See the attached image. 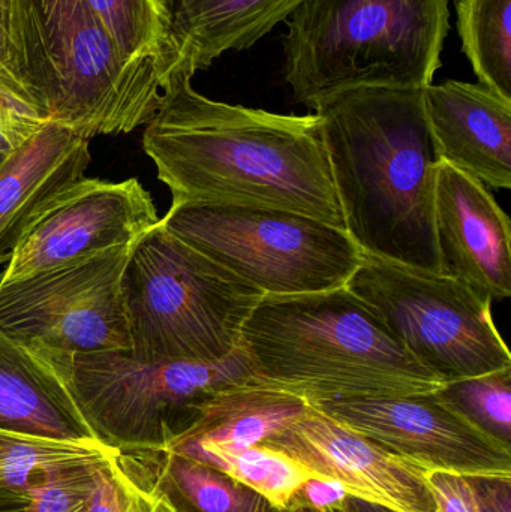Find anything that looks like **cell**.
Segmentation results:
<instances>
[{
	"mask_svg": "<svg viewBox=\"0 0 511 512\" xmlns=\"http://www.w3.org/2000/svg\"><path fill=\"white\" fill-rule=\"evenodd\" d=\"M156 499H158V501H156L155 511L153 512H177L167 501H164V499L159 498V496H156Z\"/></svg>",
	"mask_w": 511,
	"mask_h": 512,
	"instance_id": "cell-35",
	"label": "cell"
},
{
	"mask_svg": "<svg viewBox=\"0 0 511 512\" xmlns=\"http://www.w3.org/2000/svg\"><path fill=\"white\" fill-rule=\"evenodd\" d=\"M50 68V122L86 138L128 134L161 107L165 84L128 59L86 0H29Z\"/></svg>",
	"mask_w": 511,
	"mask_h": 512,
	"instance_id": "cell-9",
	"label": "cell"
},
{
	"mask_svg": "<svg viewBox=\"0 0 511 512\" xmlns=\"http://www.w3.org/2000/svg\"><path fill=\"white\" fill-rule=\"evenodd\" d=\"M111 453L116 450L99 442L81 444L8 433L0 445V486L32 498L39 487L62 469Z\"/></svg>",
	"mask_w": 511,
	"mask_h": 512,
	"instance_id": "cell-25",
	"label": "cell"
},
{
	"mask_svg": "<svg viewBox=\"0 0 511 512\" xmlns=\"http://www.w3.org/2000/svg\"><path fill=\"white\" fill-rule=\"evenodd\" d=\"M345 510L348 512H396L383 505L372 504V502L363 501V499L348 496L344 504Z\"/></svg>",
	"mask_w": 511,
	"mask_h": 512,
	"instance_id": "cell-34",
	"label": "cell"
},
{
	"mask_svg": "<svg viewBox=\"0 0 511 512\" xmlns=\"http://www.w3.org/2000/svg\"><path fill=\"white\" fill-rule=\"evenodd\" d=\"M104 457L75 463L57 472L33 493L32 502L26 512H86L92 468Z\"/></svg>",
	"mask_w": 511,
	"mask_h": 512,
	"instance_id": "cell-28",
	"label": "cell"
},
{
	"mask_svg": "<svg viewBox=\"0 0 511 512\" xmlns=\"http://www.w3.org/2000/svg\"><path fill=\"white\" fill-rule=\"evenodd\" d=\"M45 123L35 111L0 87V159L17 152Z\"/></svg>",
	"mask_w": 511,
	"mask_h": 512,
	"instance_id": "cell-29",
	"label": "cell"
},
{
	"mask_svg": "<svg viewBox=\"0 0 511 512\" xmlns=\"http://www.w3.org/2000/svg\"><path fill=\"white\" fill-rule=\"evenodd\" d=\"M315 406L423 471L511 478V448L477 429L435 393Z\"/></svg>",
	"mask_w": 511,
	"mask_h": 512,
	"instance_id": "cell-11",
	"label": "cell"
},
{
	"mask_svg": "<svg viewBox=\"0 0 511 512\" xmlns=\"http://www.w3.org/2000/svg\"><path fill=\"white\" fill-rule=\"evenodd\" d=\"M438 512H480L468 477L443 471L426 472Z\"/></svg>",
	"mask_w": 511,
	"mask_h": 512,
	"instance_id": "cell-30",
	"label": "cell"
},
{
	"mask_svg": "<svg viewBox=\"0 0 511 512\" xmlns=\"http://www.w3.org/2000/svg\"><path fill=\"white\" fill-rule=\"evenodd\" d=\"M128 59L150 63L167 86L170 15L165 0H86Z\"/></svg>",
	"mask_w": 511,
	"mask_h": 512,
	"instance_id": "cell-24",
	"label": "cell"
},
{
	"mask_svg": "<svg viewBox=\"0 0 511 512\" xmlns=\"http://www.w3.org/2000/svg\"><path fill=\"white\" fill-rule=\"evenodd\" d=\"M2 162H3V159H0V164H2Z\"/></svg>",
	"mask_w": 511,
	"mask_h": 512,
	"instance_id": "cell-40",
	"label": "cell"
},
{
	"mask_svg": "<svg viewBox=\"0 0 511 512\" xmlns=\"http://www.w3.org/2000/svg\"><path fill=\"white\" fill-rule=\"evenodd\" d=\"M123 471L177 512H281L230 475L173 450L117 453Z\"/></svg>",
	"mask_w": 511,
	"mask_h": 512,
	"instance_id": "cell-19",
	"label": "cell"
},
{
	"mask_svg": "<svg viewBox=\"0 0 511 512\" xmlns=\"http://www.w3.org/2000/svg\"><path fill=\"white\" fill-rule=\"evenodd\" d=\"M104 447L167 450L219 391L254 378L242 348L215 363L135 360L128 351L47 357Z\"/></svg>",
	"mask_w": 511,
	"mask_h": 512,
	"instance_id": "cell-6",
	"label": "cell"
},
{
	"mask_svg": "<svg viewBox=\"0 0 511 512\" xmlns=\"http://www.w3.org/2000/svg\"><path fill=\"white\" fill-rule=\"evenodd\" d=\"M89 138L47 122L0 164V265L9 262L36 216L90 162Z\"/></svg>",
	"mask_w": 511,
	"mask_h": 512,
	"instance_id": "cell-16",
	"label": "cell"
},
{
	"mask_svg": "<svg viewBox=\"0 0 511 512\" xmlns=\"http://www.w3.org/2000/svg\"><path fill=\"white\" fill-rule=\"evenodd\" d=\"M305 0H165L170 15L171 62L194 77L228 51L254 47L285 23Z\"/></svg>",
	"mask_w": 511,
	"mask_h": 512,
	"instance_id": "cell-17",
	"label": "cell"
},
{
	"mask_svg": "<svg viewBox=\"0 0 511 512\" xmlns=\"http://www.w3.org/2000/svg\"><path fill=\"white\" fill-rule=\"evenodd\" d=\"M455 11L479 83L511 101V0H455Z\"/></svg>",
	"mask_w": 511,
	"mask_h": 512,
	"instance_id": "cell-22",
	"label": "cell"
},
{
	"mask_svg": "<svg viewBox=\"0 0 511 512\" xmlns=\"http://www.w3.org/2000/svg\"><path fill=\"white\" fill-rule=\"evenodd\" d=\"M159 221L152 197L137 179L107 182L83 177L36 216L0 282L132 246Z\"/></svg>",
	"mask_w": 511,
	"mask_h": 512,
	"instance_id": "cell-12",
	"label": "cell"
},
{
	"mask_svg": "<svg viewBox=\"0 0 511 512\" xmlns=\"http://www.w3.org/2000/svg\"><path fill=\"white\" fill-rule=\"evenodd\" d=\"M6 436H8V433L0 432V445H2V442L5 441Z\"/></svg>",
	"mask_w": 511,
	"mask_h": 512,
	"instance_id": "cell-37",
	"label": "cell"
},
{
	"mask_svg": "<svg viewBox=\"0 0 511 512\" xmlns=\"http://www.w3.org/2000/svg\"><path fill=\"white\" fill-rule=\"evenodd\" d=\"M309 408L305 400L252 378L219 391L204 406L195 426L177 442L224 451L245 450L263 444Z\"/></svg>",
	"mask_w": 511,
	"mask_h": 512,
	"instance_id": "cell-20",
	"label": "cell"
},
{
	"mask_svg": "<svg viewBox=\"0 0 511 512\" xmlns=\"http://www.w3.org/2000/svg\"><path fill=\"white\" fill-rule=\"evenodd\" d=\"M285 24V81L314 110L347 90L431 86L450 8L449 0H305Z\"/></svg>",
	"mask_w": 511,
	"mask_h": 512,
	"instance_id": "cell-4",
	"label": "cell"
},
{
	"mask_svg": "<svg viewBox=\"0 0 511 512\" xmlns=\"http://www.w3.org/2000/svg\"><path fill=\"white\" fill-rule=\"evenodd\" d=\"M161 224L264 295L342 288L363 261L344 228L291 210L171 204Z\"/></svg>",
	"mask_w": 511,
	"mask_h": 512,
	"instance_id": "cell-7",
	"label": "cell"
},
{
	"mask_svg": "<svg viewBox=\"0 0 511 512\" xmlns=\"http://www.w3.org/2000/svg\"><path fill=\"white\" fill-rule=\"evenodd\" d=\"M191 80L171 75L143 135L171 204L270 207L344 228L317 114L213 101Z\"/></svg>",
	"mask_w": 511,
	"mask_h": 512,
	"instance_id": "cell-1",
	"label": "cell"
},
{
	"mask_svg": "<svg viewBox=\"0 0 511 512\" xmlns=\"http://www.w3.org/2000/svg\"><path fill=\"white\" fill-rule=\"evenodd\" d=\"M435 394L477 429L511 448V367L447 382Z\"/></svg>",
	"mask_w": 511,
	"mask_h": 512,
	"instance_id": "cell-26",
	"label": "cell"
},
{
	"mask_svg": "<svg viewBox=\"0 0 511 512\" xmlns=\"http://www.w3.org/2000/svg\"><path fill=\"white\" fill-rule=\"evenodd\" d=\"M261 445L282 451L348 495L396 512H438L426 471L315 405Z\"/></svg>",
	"mask_w": 511,
	"mask_h": 512,
	"instance_id": "cell-13",
	"label": "cell"
},
{
	"mask_svg": "<svg viewBox=\"0 0 511 512\" xmlns=\"http://www.w3.org/2000/svg\"><path fill=\"white\" fill-rule=\"evenodd\" d=\"M0 87H3V86H2V80H0Z\"/></svg>",
	"mask_w": 511,
	"mask_h": 512,
	"instance_id": "cell-39",
	"label": "cell"
},
{
	"mask_svg": "<svg viewBox=\"0 0 511 512\" xmlns=\"http://www.w3.org/2000/svg\"><path fill=\"white\" fill-rule=\"evenodd\" d=\"M344 230L363 255L441 273L423 89L363 87L314 107Z\"/></svg>",
	"mask_w": 511,
	"mask_h": 512,
	"instance_id": "cell-2",
	"label": "cell"
},
{
	"mask_svg": "<svg viewBox=\"0 0 511 512\" xmlns=\"http://www.w3.org/2000/svg\"><path fill=\"white\" fill-rule=\"evenodd\" d=\"M434 234L441 273L492 301L511 297L509 215L482 182L444 161L435 174Z\"/></svg>",
	"mask_w": 511,
	"mask_h": 512,
	"instance_id": "cell-14",
	"label": "cell"
},
{
	"mask_svg": "<svg viewBox=\"0 0 511 512\" xmlns=\"http://www.w3.org/2000/svg\"><path fill=\"white\" fill-rule=\"evenodd\" d=\"M0 80L6 92L50 122V68L29 0H0Z\"/></svg>",
	"mask_w": 511,
	"mask_h": 512,
	"instance_id": "cell-21",
	"label": "cell"
},
{
	"mask_svg": "<svg viewBox=\"0 0 511 512\" xmlns=\"http://www.w3.org/2000/svg\"><path fill=\"white\" fill-rule=\"evenodd\" d=\"M263 297L159 221L132 245L122 274L128 352L144 363L225 360Z\"/></svg>",
	"mask_w": 511,
	"mask_h": 512,
	"instance_id": "cell-5",
	"label": "cell"
},
{
	"mask_svg": "<svg viewBox=\"0 0 511 512\" xmlns=\"http://www.w3.org/2000/svg\"><path fill=\"white\" fill-rule=\"evenodd\" d=\"M131 248L0 282V331L44 358L129 351L122 274Z\"/></svg>",
	"mask_w": 511,
	"mask_h": 512,
	"instance_id": "cell-10",
	"label": "cell"
},
{
	"mask_svg": "<svg viewBox=\"0 0 511 512\" xmlns=\"http://www.w3.org/2000/svg\"><path fill=\"white\" fill-rule=\"evenodd\" d=\"M291 511H294V512H348L347 510H345L344 505H342V507L330 508V510H324V511H312V510H291Z\"/></svg>",
	"mask_w": 511,
	"mask_h": 512,
	"instance_id": "cell-36",
	"label": "cell"
},
{
	"mask_svg": "<svg viewBox=\"0 0 511 512\" xmlns=\"http://www.w3.org/2000/svg\"><path fill=\"white\" fill-rule=\"evenodd\" d=\"M240 348L255 381L309 405L431 394L444 385L347 286L264 295L243 325Z\"/></svg>",
	"mask_w": 511,
	"mask_h": 512,
	"instance_id": "cell-3",
	"label": "cell"
},
{
	"mask_svg": "<svg viewBox=\"0 0 511 512\" xmlns=\"http://www.w3.org/2000/svg\"><path fill=\"white\" fill-rule=\"evenodd\" d=\"M441 161L486 188L511 189V101L480 83L447 80L423 89Z\"/></svg>",
	"mask_w": 511,
	"mask_h": 512,
	"instance_id": "cell-15",
	"label": "cell"
},
{
	"mask_svg": "<svg viewBox=\"0 0 511 512\" xmlns=\"http://www.w3.org/2000/svg\"><path fill=\"white\" fill-rule=\"evenodd\" d=\"M32 498L15 492L9 487L0 486V512H26Z\"/></svg>",
	"mask_w": 511,
	"mask_h": 512,
	"instance_id": "cell-33",
	"label": "cell"
},
{
	"mask_svg": "<svg viewBox=\"0 0 511 512\" xmlns=\"http://www.w3.org/2000/svg\"><path fill=\"white\" fill-rule=\"evenodd\" d=\"M480 512H511V478L468 477Z\"/></svg>",
	"mask_w": 511,
	"mask_h": 512,
	"instance_id": "cell-32",
	"label": "cell"
},
{
	"mask_svg": "<svg viewBox=\"0 0 511 512\" xmlns=\"http://www.w3.org/2000/svg\"><path fill=\"white\" fill-rule=\"evenodd\" d=\"M0 432L96 444L53 364L0 331Z\"/></svg>",
	"mask_w": 511,
	"mask_h": 512,
	"instance_id": "cell-18",
	"label": "cell"
},
{
	"mask_svg": "<svg viewBox=\"0 0 511 512\" xmlns=\"http://www.w3.org/2000/svg\"><path fill=\"white\" fill-rule=\"evenodd\" d=\"M347 288L444 384L511 367L494 301L455 277L363 255Z\"/></svg>",
	"mask_w": 511,
	"mask_h": 512,
	"instance_id": "cell-8",
	"label": "cell"
},
{
	"mask_svg": "<svg viewBox=\"0 0 511 512\" xmlns=\"http://www.w3.org/2000/svg\"><path fill=\"white\" fill-rule=\"evenodd\" d=\"M167 450L185 454L230 475L243 486L263 496L278 510H288L296 490L309 478L317 477L287 454L267 445L224 451L201 447L192 442H177Z\"/></svg>",
	"mask_w": 511,
	"mask_h": 512,
	"instance_id": "cell-23",
	"label": "cell"
},
{
	"mask_svg": "<svg viewBox=\"0 0 511 512\" xmlns=\"http://www.w3.org/2000/svg\"><path fill=\"white\" fill-rule=\"evenodd\" d=\"M348 496L350 495L347 490L338 481L312 477L296 490L288 510H330V508L342 507Z\"/></svg>",
	"mask_w": 511,
	"mask_h": 512,
	"instance_id": "cell-31",
	"label": "cell"
},
{
	"mask_svg": "<svg viewBox=\"0 0 511 512\" xmlns=\"http://www.w3.org/2000/svg\"><path fill=\"white\" fill-rule=\"evenodd\" d=\"M119 453V451H117ZM117 453L98 460L92 468V483L86 512H153L155 495L141 489L120 466Z\"/></svg>",
	"mask_w": 511,
	"mask_h": 512,
	"instance_id": "cell-27",
	"label": "cell"
},
{
	"mask_svg": "<svg viewBox=\"0 0 511 512\" xmlns=\"http://www.w3.org/2000/svg\"><path fill=\"white\" fill-rule=\"evenodd\" d=\"M281 512H294V511H291V510H282Z\"/></svg>",
	"mask_w": 511,
	"mask_h": 512,
	"instance_id": "cell-38",
	"label": "cell"
}]
</instances>
